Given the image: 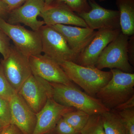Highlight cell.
Returning a JSON list of instances; mask_svg holds the SVG:
<instances>
[{"mask_svg": "<svg viewBox=\"0 0 134 134\" xmlns=\"http://www.w3.org/2000/svg\"><path fill=\"white\" fill-rule=\"evenodd\" d=\"M52 87V98L60 104L81 110L89 115H101L110 110L100 99L88 95L77 86L50 82Z\"/></svg>", "mask_w": 134, "mask_h": 134, "instance_id": "1", "label": "cell"}, {"mask_svg": "<svg viewBox=\"0 0 134 134\" xmlns=\"http://www.w3.org/2000/svg\"><path fill=\"white\" fill-rule=\"evenodd\" d=\"M69 79L94 97L111 79V71L105 72L95 66H85L71 61L59 63Z\"/></svg>", "mask_w": 134, "mask_h": 134, "instance_id": "2", "label": "cell"}, {"mask_svg": "<svg viewBox=\"0 0 134 134\" xmlns=\"http://www.w3.org/2000/svg\"><path fill=\"white\" fill-rule=\"evenodd\" d=\"M111 79L96 94L103 104L112 110L134 95V74L116 69L110 70Z\"/></svg>", "mask_w": 134, "mask_h": 134, "instance_id": "3", "label": "cell"}, {"mask_svg": "<svg viewBox=\"0 0 134 134\" xmlns=\"http://www.w3.org/2000/svg\"><path fill=\"white\" fill-rule=\"evenodd\" d=\"M129 38L128 36L120 32L103 50L95 66L100 70L105 68L116 69L127 73H133V68L128 57Z\"/></svg>", "mask_w": 134, "mask_h": 134, "instance_id": "4", "label": "cell"}, {"mask_svg": "<svg viewBox=\"0 0 134 134\" xmlns=\"http://www.w3.org/2000/svg\"><path fill=\"white\" fill-rule=\"evenodd\" d=\"M0 29L12 40L18 50L27 57L42 53L39 31L30 30L19 24H10L1 16Z\"/></svg>", "mask_w": 134, "mask_h": 134, "instance_id": "5", "label": "cell"}, {"mask_svg": "<svg viewBox=\"0 0 134 134\" xmlns=\"http://www.w3.org/2000/svg\"><path fill=\"white\" fill-rule=\"evenodd\" d=\"M38 31L44 54L58 63L71 61L76 63L78 56L70 48L61 34L52 26L46 25L41 26Z\"/></svg>", "mask_w": 134, "mask_h": 134, "instance_id": "6", "label": "cell"}, {"mask_svg": "<svg viewBox=\"0 0 134 134\" xmlns=\"http://www.w3.org/2000/svg\"><path fill=\"white\" fill-rule=\"evenodd\" d=\"M0 63L8 81L17 93L24 83L32 75L29 57L11 45L8 55L2 59Z\"/></svg>", "mask_w": 134, "mask_h": 134, "instance_id": "7", "label": "cell"}, {"mask_svg": "<svg viewBox=\"0 0 134 134\" xmlns=\"http://www.w3.org/2000/svg\"><path fill=\"white\" fill-rule=\"evenodd\" d=\"M36 114L52 98V87L50 82L32 75L24 83L17 92Z\"/></svg>", "mask_w": 134, "mask_h": 134, "instance_id": "8", "label": "cell"}, {"mask_svg": "<svg viewBox=\"0 0 134 134\" xmlns=\"http://www.w3.org/2000/svg\"><path fill=\"white\" fill-rule=\"evenodd\" d=\"M30 65L33 75L49 82L75 86L58 62L45 54H38L29 57Z\"/></svg>", "mask_w": 134, "mask_h": 134, "instance_id": "9", "label": "cell"}, {"mask_svg": "<svg viewBox=\"0 0 134 134\" xmlns=\"http://www.w3.org/2000/svg\"><path fill=\"white\" fill-rule=\"evenodd\" d=\"M91 10L89 12L77 14L83 19L90 29H121L120 13L118 10L105 8L99 5L95 0L88 1Z\"/></svg>", "mask_w": 134, "mask_h": 134, "instance_id": "10", "label": "cell"}, {"mask_svg": "<svg viewBox=\"0 0 134 134\" xmlns=\"http://www.w3.org/2000/svg\"><path fill=\"white\" fill-rule=\"evenodd\" d=\"M45 6L44 0H26L19 7L10 11L7 22L12 24H23L32 30L38 31L45 23L38 20L37 17Z\"/></svg>", "mask_w": 134, "mask_h": 134, "instance_id": "11", "label": "cell"}, {"mask_svg": "<svg viewBox=\"0 0 134 134\" xmlns=\"http://www.w3.org/2000/svg\"><path fill=\"white\" fill-rule=\"evenodd\" d=\"M120 32L121 29L98 30L91 43L78 56L77 64L85 66H96L103 50Z\"/></svg>", "mask_w": 134, "mask_h": 134, "instance_id": "12", "label": "cell"}, {"mask_svg": "<svg viewBox=\"0 0 134 134\" xmlns=\"http://www.w3.org/2000/svg\"><path fill=\"white\" fill-rule=\"evenodd\" d=\"M39 16L43 18L45 24L48 26L67 24L88 27L83 19L60 0L45 6Z\"/></svg>", "mask_w": 134, "mask_h": 134, "instance_id": "13", "label": "cell"}, {"mask_svg": "<svg viewBox=\"0 0 134 134\" xmlns=\"http://www.w3.org/2000/svg\"><path fill=\"white\" fill-rule=\"evenodd\" d=\"M75 110L73 107L60 104L52 98H49L43 108L36 114L37 122L32 134H50L63 114Z\"/></svg>", "mask_w": 134, "mask_h": 134, "instance_id": "14", "label": "cell"}, {"mask_svg": "<svg viewBox=\"0 0 134 134\" xmlns=\"http://www.w3.org/2000/svg\"><path fill=\"white\" fill-rule=\"evenodd\" d=\"M9 104L10 123L16 126L24 134H32L37 122L36 113L18 93L12 96Z\"/></svg>", "mask_w": 134, "mask_h": 134, "instance_id": "15", "label": "cell"}, {"mask_svg": "<svg viewBox=\"0 0 134 134\" xmlns=\"http://www.w3.org/2000/svg\"><path fill=\"white\" fill-rule=\"evenodd\" d=\"M52 26L62 34L70 48L78 57L91 43L97 32L88 27L62 24Z\"/></svg>", "mask_w": 134, "mask_h": 134, "instance_id": "16", "label": "cell"}, {"mask_svg": "<svg viewBox=\"0 0 134 134\" xmlns=\"http://www.w3.org/2000/svg\"><path fill=\"white\" fill-rule=\"evenodd\" d=\"M121 30L129 37L134 34V0H116Z\"/></svg>", "mask_w": 134, "mask_h": 134, "instance_id": "17", "label": "cell"}, {"mask_svg": "<svg viewBox=\"0 0 134 134\" xmlns=\"http://www.w3.org/2000/svg\"><path fill=\"white\" fill-rule=\"evenodd\" d=\"M101 116L106 134H126L123 120L117 113L110 110Z\"/></svg>", "mask_w": 134, "mask_h": 134, "instance_id": "18", "label": "cell"}, {"mask_svg": "<svg viewBox=\"0 0 134 134\" xmlns=\"http://www.w3.org/2000/svg\"><path fill=\"white\" fill-rule=\"evenodd\" d=\"M90 115L80 110H75L66 113L62 118L78 133L85 126L88 120Z\"/></svg>", "mask_w": 134, "mask_h": 134, "instance_id": "19", "label": "cell"}, {"mask_svg": "<svg viewBox=\"0 0 134 134\" xmlns=\"http://www.w3.org/2000/svg\"><path fill=\"white\" fill-rule=\"evenodd\" d=\"M80 133L81 134H106L101 115H90L88 122Z\"/></svg>", "mask_w": 134, "mask_h": 134, "instance_id": "20", "label": "cell"}, {"mask_svg": "<svg viewBox=\"0 0 134 134\" xmlns=\"http://www.w3.org/2000/svg\"><path fill=\"white\" fill-rule=\"evenodd\" d=\"M16 93L8 81L0 63V97L9 101Z\"/></svg>", "mask_w": 134, "mask_h": 134, "instance_id": "21", "label": "cell"}, {"mask_svg": "<svg viewBox=\"0 0 134 134\" xmlns=\"http://www.w3.org/2000/svg\"><path fill=\"white\" fill-rule=\"evenodd\" d=\"M77 14L90 11L91 7L88 1L93 0H60Z\"/></svg>", "mask_w": 134, "mask_h": 134, "instance_id": "22", "label": "cell"}, {"mask_svg": "<svg viewBox=\"0 0 134 134\" xmlns=\"http://www.w3.org/2000/svg\"><path fill=\"white\" fill-rule=\"evenodd\" d=\"M115 112L117 113L123 120L126 134H134V108Z\"/></svg>", "mask_w": 134, "mask_h": 134, "instance_id": "23", "label": "cell"}, {"mask_svg": "<svg viewBox=\"0 0 134 134\" xmlns=\"http://www.w3.org/2000/svg\"><path fill=\"white\" fill-rule=\"evenodd\" d=\"M9 101L0 97V122L3 127L10 124Z\"/></svg>", "mask_w": 134, "mask_h": 134, "instance_id": "24", "label": "cell"}, {"mask_svg": "<svg viewBox=\"0 0 134 134\" xmlns=\"http://www.w3.org/2000/svg\"><path fill=\"white\" fill-rule=\"evenodd\" d=\"M62 117L58 121L54 129L50 134H76L78 133Z\"/></svg>", "mask_w": 134, "mask_h": 134, "instance_id": "25", "label": "cell"}, {"mask_svg": "<svg viewBox=\"0 0 134 134\" xmlns=\"http://www.w3.org/2000/svg\"><path fill=\"white\" fill-rule=\"evenodd\" d=\"M10 39L0 29V53L6 58L8 55L10 49Z\"/></svg>", "mask_w": 134, "mask_h": 134, "instance_id": "26", "label": "cell"}, {"mask_svg": "<svg viewBox=\"0 0 134 134\" xmlns=\"http://www.w3.org/2000/svg\"><path fill=\"white\" fill-rule=\"evenodd\" d=\"M129 60L131 65H134V35L129 37L127 46Z\"/></svg>", "mask_w": 134, "mask_h": 134, "instance_id": "27", "label": "cell"}, {"mask_svg": "<svg viewBox=\"0 0 134 134\" xmlns=\"http://www.w3.org/2000/svg\"><path fill=\"white\" fill-rule=\"evenodd\" d=\"M134 108V95L129 99L114 108L112 110L115 111H120L127 109Z\"/></svg>", "mask_w": 134, "mask_h": 134, "instance_id": "28", "label": "cell"}, {"mask_svg": "<svg viewBox=\"0 0 134 134\" xmlns=\"http://www.w3.org/2000/svg\"><path fill=\"white\" fill-rule=\"evenodd\" d=\"M0 134H24L15 125L10 124L4 127Z\"/></svg>", "mask_w": 134, "mask_h": 134, "instance_id": "29", "label": "cell"}, {"mask_svg": "<svg viewBox=\"0 0 134 134\" xmlns=\"http://www.w3.org/2000/svg\"><path fill=\"white\" fill-rule=\"evenodd\" d=\"M7 5L10 11L19 7L24 3L26 0H3Z\"/></svg>", "mask_w": 134, "mask_h": 134, "instance_id": "30", "label": "cell"}, {"mask_svg": "<svg viewBox=\"0 0 134 134\" xmlns=\"http://www.w3.org/2000/svg\"><path fill=\"white\" fill-rule=\"evenodd\" d=\"M10 12V11L7 5L3 0H0V16L3 18L8 15Z\"/></svg>", "mask_w": 134, "mask_h": 134, "instance_id": "31", "label": "cell"}, {"mask_svg": "<svg viewBox=\"0 0 134 134\" xmlns=\"http://www.w3.org/2000/svg\"><path fill=\"white\" fill-rule=\"evenodd\" d=\"M57 1H58V0H44L46 6H48V5H51L54 2Z\"/></svg>", "mask_w": 134, "mask_h": 134, "instance_id": "32", "label": "cell"}, {"mask_svg": "<svg viewBox=\"0 0 134 134\" xmlns=\"http://www.w3.org/2000/svg\"><path fill=\"white\" fill-rule=\"evenodd\" d=\"M3 126L2 125L1 122H0V134L1 133L3 129Z\"/></svg>", "mask_w": 134, "mask_h": 134, "instance_id": "33", "label": "cell"}, {"mask_svg": "<svg viewBox=\"0 0 134 134\" xmlns=\"http://www.w3.org/2000/svg\"><path fill=\"white\" fill-rule=\"evenodd\" d=\"M100 2H102V1H105L106 0H98Z\"/></svg>", "mask_w": 134, "mask_h": 134, "instance_id": "34", "label": "cell"}, {"mask_svg": "<svg viewBox=\"0 0 134 134\" xmlns=\"http://www.w3.org/2000/svg\"><path fill=\"white\" fill-rule=\"evenodd\" d=\"M81 134L80 133H77V134Z\"/></svg>", "mask_w": 134, "mask_h": 134, "instance_id": "35", "label": "cell"}]
</instances>
